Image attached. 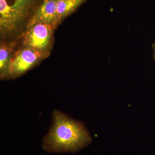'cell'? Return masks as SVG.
Here are the masks:
<instances>
[{"label":"cell","mask_w":155,"mask_h":155,"mask_svg":"<svg viewBox=\"0 0 155 155\" xmlns=\"http://www.w3.org/2000/svg\"><path fill=\"white\" fill-rule=\"evenodd\" d=\"M43 0H0V31L10 34L30 19Z\"/></svg>","instance_id":"2"},{"label":"cell","mask_w":155,"mask_h":155,"mask_svg":"<svg viewBox=\"0 0 155 155\" xmlns=\"http://www.w3.org/2000/svg\"><path fill=\"white\" fill-rule=\"evenodd\" d=\"M58 1L43 0L33 16L29 19L27 28L37 23H47L56 26L58 23Z\"/></svg>","instance_id":"5"},{"label":"cell","mask_w":155,"mask_h":155,"mask_svg":"<svg viewBox=\"0 0 155 155\" xmlns=\"http://www.w3.org/2000/svg\"><path fill=\"white\" fill-rule=\"evenodd\" d=\"M91 140L82 123L55 110L51 129L43 140L42 147L48 152L75 153L88 145Z\"/></svg>","instance_id":"1"},{"label":"cell","mask_w":155,"mask_h":155,"mask_svg":"<svg viewBox=\"0 0 155 155\" xmlns=\"http://www.w3.org/2000/svg\"><path fill=\"white\" fill-rule=\"evenodd\" d=\"M11 48L5 45H1L0 48V73L2 78L6 77L7 75V70L11 58L10 57Z\"/></svg>","instance_id":"7"},{"label":"cell","mask_w":155,"mask_h":155,"mask_svg":"<svg viewBox=\"0 0 155 155\" xmlns=\"http://www.w3.org/2000/svg\"><path fill=\"white\" fill-rule=\"evenodd\" d=\"M152 48L153 51V58L154 60L155 61V41L152 45Z\"/></svg>","instance_id":"8"},{"label":"cell","mask_w":155,"mask_h":155,"mask_svg":"<svg viewBox=\"0 0 155 155\" xmlns=\"http://www.w3.org/2000/svg\"><path fill=\"white\" fill-rule=\"evenodd\" d=\"M87 0H58L57 12L58 23L74 13Z\"/></svg>","instance_id":"6"},{"label":"cell","mask_w":155,"mask_h":155,"mask_svg":"<svg viewBox=\"0 0 155 155\" xmlns=\"http://www.w3.org/2000/svg\"><path fill=\"white\" fill-rule=\"evenodd\" d=\"M55 26L47 23H37L30 26L24 33L23 45L26 47L46 52L51 44Z\"/></svg>","instance_id":"4"},{"label":"cell","mask_w":155,"mask_h":155,"mask_svg":"<svg viewBox=\"0 0 155 155\" xmlns=\"http://www.w3.org/2000/svg\"><path fill=\"white\" fill-rule=\"evenodd\" d=\"M48 55L47 52L27 47L17 51L10 59L6 77L16 78L22 75Z\"/></svg>","instance_id":"3"}]
</instances>
